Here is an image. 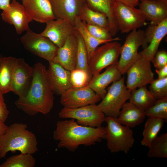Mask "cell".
<instances>
[{
    "mask_svg": "<svg viewBox=\"0 0 167 167\" xmlns=\"http://www.w3.org/2000/svg\"><path fill=\"white\" fill-rule=\"evenodd\" d=\"M101 98L89 86L76 88H71L61 95L60 102L63 107L76 108L96 104Z\"/></svg>",
    "mask_w": 167,
    "mask_h": 167,
    "instance_id": "12",
    "label": "cell"
},
{
    "mask_svg": "<svg viewBox=\"0 0 167 167\" xmlns=\"http://www.w3.org/2000/svg\"><path fill=\"white\" fill-rule=\"evenodd\" d=\"M33 70V67L23 58H17L13 71L11 92L19 97L24 96L28 92L32 79Z\"/></svg>",
    "mask_w": 167,
    "mask_h": 167,
    "instance_id": "13",
    "label": "cell"
},
{
    "mask_svg": "<svg viewBox=\"0 0 167 167\" xmlns=\"http://www.w3.org/2000/svg\"><path fill=\"white\" fill-rule=\"evenodd\" d=\"M3 94L0 92V122H5L9 113L5 103Z\"/></svg>",
    "mask_w": 167,
    "mask_h": 167,
    "instance_id": "38",
    "label": "cell"
},
{
    "mask_svg": "<svg viewBox=\"0 0 167 167\" xmlns=\"http://www.w3.org/2000/svg\"><path fill=\"white\" fill-rule=\"evenodd\" d=\"M86 27L89 32L95 38L110 41H118L120 40L118 37L113 38L109 30L100 26L85 23Z\"/></svg>",
    "mask_w": 167,
    "mask_h": 167,
    "instance_id": "36",
    "label": "cell"
},
{
    "mask_svg": "<svg viewBox=\"0 0 167 167\" xmlns=\"http://www.w3.org/2000/svg\"><path fill=\"white\" fill-rule=\"evenodd\" d=\"M58 116L61 118L73 119L79 124L94 127L102 126L106 117L96 104L74 108L63 107Z\"/></svg>",
    "mask_w": 167,
    "mask_h": 167,
    "instance_id": "8",
    "label": "cell"
},
{
    "mask_svg": "<svg viewBox=\"0 0 167 167\" xmlns=\"http://www.w3.org/2000/svg\"><path fill=\"white\" fill-rule=\"evenodd\" d=\"M105 127H91L78 123L73 119L58 121L54 131L53 138L58 142V148L73 152L79 146H90L105 139Z\"/></svg>",
    "mask_w": 167,
    "mask_h": 167,
    "instance_id": "2",
    "label": "cell"
},
{
    "mask_svg": "<svg viewBox=\"0 0 167 167\" xmlns=\"http://www.w3.org/2000/svg\"><path fill=\"white\" fill-rule=\"evenodd\" d=\"M45 29L40 34L49 39L58 48L74 34L75 30L70 22L61 19H56L46 23Z\"/></svg>",
    "mask_w": 167,
    "mask_h": 167,
    "instance_id": "16",
    "label": "cell"
},
{
    "mask_svg": "<svg viewBox=\"0 0 167 167\" xmlns=\"http://www.w3.org/2000/svg\"><path fill=\"white\" fill-rule=\"evenodd\" d=\"M75 34L77 42L76 65L75 68L84 70L92 76L89 70L88 53L85 44L80 35L75 30Z\"/></svg>",
    "mask_w": 167,
    "mask_h": 167,
    "instance_id": "32",
    "label": "cell"
},
{
    "mask_svg": "<svg viewBox=\"0 0 167 167\" xmlns=\"http://www.w3.org/2000/svg\"><path fill=\"white\" fill-rule=\"evenodd\" d=\"M17 58L2 57L0 66V92L3 94L11 92L13 71Z\"/></svg>",
    "mask_w": 167,
    "mask_h": 167,
    "instance_id": "25",
    "label": "cell"
},
{
    "mask_svg": "<svg viewBox=\"0 0 167 167\" xmlns=\"http://www.w3.org/2000/svg\"><path fill=\"white\" fill-rule=\"evenodd\" d=\"M1 15L3 21L14 26L18 35L29 28V23L33 21L23 5L16 0H12Z\"/></svg>",
    "mask_w": 167,
    "mask_h": 167,
    "instance_id": "14",
    "label": "cell"
},
{
    "mask_svg": "<svg viewBox=\"0 0 167 167\" xmlns=\"http://www.w3.org/2000/svg\"><path fill=\"white\" fill-rule=\"evenodd\" d=\"M150 84L149 90L156 100L167 97V77L154 79Z\"/></svg>",
    "mask_w": 167,
    "mask_h": 167,
    "instance_id": "35",
    "label": "cell"
},
{
    "mask_svg": "<svg viewBox=\"0 0 167 167\" xmlns=\"http://www.w3.org/2000/svg\"><path fill=\"white\" fill-rule=\"evenodd\" d=\"M74 27L79 33L83 39L87 50L88 60L99 46L111 41L98 39L93 36L87 29L85 23L82 21L79 16L75 20Z\"/></svg>",
    "mask_w": 167,
    "mask_h": 167,
    "instance_id": "26",
    "label": "cell"
},
{
    "mask_svg": "<svg viewBox=\"0 0 167 167\" xmlns=\"http://www.w3.org/2000/svg\"><path fill=\"white\" fill-rule=\"evenodd\" d=\"M8 126L4 122H0V138L4 133Z\"/></svg>",
    "mask_w": 167,
    "mask_h": 167,
    "instance_id": "42",
    "label": "cell"
},
{
    "mask_svg": "<svg viewBox=\"0 0 167 167\" xmlns=\"http://www.w3.org/2000/svg\"><path fill=\"white\" fill-rule=\"evenodd\" d=\"M141 46L143 49L147 46L145 42V31L139 29L131 32L121 46L120 58L117 64L122 75L126 74L130 67L140 57L138 50Z\"/></svg>",
    "mask_w": 167,
    "mask_h": 167,
    "instance_id": "6",
    "label": "cell"
},
{
    "mask_svg": "<svg viewBox=\"0 0 167 167\" xmlns=\"http://www.w3.org/2000/svg\"><path fill=\"white\" fill-rule=\"evenodd\" d=\"M122 75L117 64H113L107 67L102 73L92 76L88 86L102 99L106 93L107 87L110 84L120 79Z\"/></svg>",
    "mask_w": 167,
    "mask_h": 167,
    "instance_id": "19",
    "label": "cell"
},
{
    "mask_svg": "<svg viewBox=\"0 0 167 167\" xmlns=\"http://www.w3.org/2000/svg\"></svg>",
    "mask_w": 167,
    "mask_h": 167,
    "instance_id": "44",
    "label": "cell"
},
{
    "mask_svg": "<svg viewBox=\"0 0 167 167\" xmlns=\"http://www.w3.org/2000/svg\"><path fill=\"white\" fill-rule=\"evenodd\" d=\"M156 100L147 86H144L131 91L129 101L145 111L152 105Z\"/></svg>",
    "mask_w": 167,
    "mask_h": 167,
    "instance_id": "27",
    "label": "cell"
},
{
    "mask_svg": "<svg viewBox=\"0 0 167 167\" xmlns=\"http://www.w3.org/2000/svg\"><path fill=\"white\" fill-rule=\"evenodd\" d=\"M147 156L149 157L167 158V133L157 136L148 148Z\"/></svg>",
    "mask_w": 167,
    "mask_h": 167,
    "instance_id": "31",
    "label": "cell"
},
{
    "mask_svg": "<svg viewBox=\"0 0 167 167\" xmlns=\"http://www.w3.org/2000/svg\"><path fill=\"white\" fill-rule=\"evenodd\" d=\"M49 62L47 69L48 79L54 93L61 95L72 87L71 81V71L53 61Z\"/></svg>",
    "mask_w": 167,
    "mask_h": 167,
    "instance_id": "17",
    "label": "cell"
},
{
    "mask_svg": "<svg viewBox=\"0 0 167 167\" xmlns=\"http://www.w3.org/2000/svg\"><path fill=\"white\" fill-rule=\"evenodd\" d=\"M77 47L75 32L67 39L64 45L58 48L53 61L71 71L75 68Z\"/></svg>",
    "mask_w": 167,
    "mask_h": 167,
    "instance_id": "21",
    "label": "cell"
},
{
    "mask_svg": "<svg viewBox=\"0 0 167 167\" xmlns=\"http://www.w3.org/2000/svg\"><path fill=\"white\" fill-rule=\"evenodd\" d=\"M151 62L156 69H159L167 65V52L164 50L158 51Z\"/></svg>",
    "mask_w": 167,
    "mask_h": 167,
    "instance_id": "37",
    "label": "cell"
},
{
    "mask_svg": "<svg viewBox=\"0 0 167 167\" xmlns=\"http://www.w3.org/2000/svg\"><path fill=\"white\" fill-rule=\"evenodd\" d=\"M36 164V159L32 154L21 153L6 159L0 167H34Z\"/></svg>",
    "mask_w": 167,
    "mask_h": 167,
    "instance_id": "30",
    "label": "cell"
},
{
    "mask_svg": "<svg viewBox=\"0 0 167 167\" xmlns=\"http://www.w3.org/2000/svg\"><path fill=\"white\" fill-rule=\"evenodd\" d=\"M126 86L130 91L147 86L154 79L151 62L141 56L127 71Z\"/></svg>",
    "mask_w": 167,
    "mask_h": 167,
    "instance_id": "11",
    "label": "cell"
},
{
    "mask_svg": "<svg viewBox=\"0 0 167 167\" xmlns=\"http://www.w3.org/2000/svg\"><path fill=\"white\" fill-rule=\"evenodd\" d=\"M155 71L158 75V79L167 77V65L161 68L156 69Z\"/></svg>",
    "mask_w": 167,
    "mask_h": 167,
    "instance_id": "39",
    "label": "cell"
},
{
    "mask_svg": "<svg viewBox=\"0 0 167 167\" xmlns=\"http://www.w3.org/2000/svg\"><path fill=\"white\" fill-rule=\"evenodd\" d=\"M114 12L119 31L127 33L146 25L145 18L139 9L116 0Z\"/></svg>",
    "mask_w": 167,
    "mask_h": 167,
    "instance_id": "9",
    "label": "cell"
},
{
    "mask_svg": "<svg viewBox=\"0 0 167 167\" xmlns=\"http://www.w3.org/2000/svg\"><path fill=\"white\" fill-rule=\"evenodd\" d=\"M88 6L93 10L105 14L107 16L111 34H117L119 30L114 12L116 0H85Z\"/></svg>",
    "mask_w": 167,
    "mask_h": 167,
    "instance_id": "24",
    "label": "cell"
},
{
    "mask_svg": "<svg viewBox=\"0 0 167 167\" xmlns=\"http://www.w3.org/2000/svg\"><path fill=\"white\" fill-rule=\"evenodd\" d=\"M22 4L33 20L41 23L56 19L49 0H21Z\"/></svg>",
    "mask_w": 167,
    "mask_h": 167,
    "instance_id": "22",
    "label": "cell"
},
{
    "mask_svg": "<svg viewBox=\"0 0 167 167\" xmlns=\"http://www.w3.org/2000/svg\"><path fill=\"white\" fill-rule=\"evenodd\" d=\"M56 19L68 21L73 26L76 18L86 3L85 0H49Z\"/></svg>",
    "mask_w": 167,
    "mask_h": 167,
    "instance_id": "18",
    "label": "cell"
},
{
    "mask_svg": "<svg viewBox=\"0 0 167 167\" xmlns=\"http://www.w3.org/2000/svg\"><path fill=\"white\" fill-rule=\"evenodd\" d=\"M121 45L118 41L108 42L98 46L88 60V69L92 76L100 73L104 68L117 64Z\"/></svg>",
    "mask_w": 167,
    "mask_h": 167,
    "instance_id": "7",
    "label": "cell"
},
{
    "mask_svg": "<svg viewBox=\"0 0 167 167\" xmlns=\"http://www.w3.org/2000/svg\"><path fill=\"white\" fill-rule=\"evenodd\" d=\"M107 90L105 96L97 105L106 117L118 118L130 95L131 91L125 84L124 77L112 83Z\"/></svg>",
    "mask_w": 167,
    "mask_h": 167,
    "instance_id": "5",
    "label": "cell"
},
{
    "mask_svg": "<svg viewBox=\"0 0 167 167\" xmlns=\"http://www.w3.org/2000/svg\"><path fill=\"white\" fill-rule=\"evenodd\" d=\"M144 31L147 46L139 54L141 56L151 62L161 41L167 34V19L156 25L150 24Z\"/></svg>",
    "mask_w": 167,
    "mask_h": 167,
    "instance_id": "15",
    "label": "cell"
},
{
    "mask_svg": "<svg viewBox=\"0 0 167 167\" xmlns=\"http://www.w3.org/2000/svg\"><path fill=\"white\" fill-rule=\"evenodd\" d=\"M146 117L145 111L129 101L123 105L117 119L121 124L131 128L142 123Z\"/></svg>",
    "mask_w": 167,
    "mask_h": 167,
    "instance_id": "23",
    "label": "cell"
},
{
    "mask_svg": "<svg viewBox=\"0 0 167 167\" xmlns=\"http://www.w3.org/2000/svg\"><path fill=\"white\" fill-rule=\"evenodd\" d=\"M27 124L15 123L8 127L0 138V158L5 157L9 152L33 154L38 150L35 134L27 129Z\"/></svg>",
    "mask_w": 167,
    "mask_h": 167,
    "instance_id": "3",
    "label": "cell"
},
{
    "mask_svg": "<svg viewBox=\"0 0 167 167\" xmlns=\"http://www.w3.org/2000/svg\"><path fill=\"white\" fill-rule=\"evenodd\" d=\"M79 17L86 24L100 26L109 30V23L106 16L93 10L86 3L81 8Z\"/></svg>",
    "mask_w": 167,
    "mask_h": 167,
    "instance_id": "29",
    "label": "cell"
},
{
    "mask_svg": "<svg viewBox=\"0 0 167 167\" xmlns=\"http://www.w3.org/2000/svg\"><path fill=\"white\" fill-rule=\"evenodd\" d=\"M138 6L151 24L156 25L167 19V0H140Z\"/></svg>",
    "mask_w": 167,
    "mask_h": 167,
    "instance_id": "20",
    "label": "cell"
},
{
    "mask_svg": "<svg viewBox=\"0 0 167 167\" xmlns=\"http://www.w3.org/2000/svg\"><path fill=\"white\" fill-rule=\"evenodd\" d=\"M10 0H0V9L2 10L6 8L10 4Z\"/></svg>",
    "mask_w": 167,
    "mask_h": 167,
    "instance_id": "41",
    "label": "cell"
},
{
    "mask_svg": "<svg viewBox=\"0 0 167 167\" xmlns=\"http://www.w3.org/2000/svg\"><path fill=\"white\" fill-rule=\"evenodd\" d=\"M165 121L161 118H148L146 122L142 135L141 144L148 148L163 126Z\"/></svg>",
    "mask_w": 167,
    "mask_h": 167,
    "instance_id": "28",
    "label": "cell"
},
{
    "mask_svg": "<svg viewBox=\"0 0 167 167\" xmlns=\"http://www.w3.org/2000/svg\"><path fill=\"white\" fill-rule=\"evenodd\" d=\"M148 118H160L167 120V97L156 100L154 103L145 111Z\"/></svg>",
    "mask_w": 167,
    "mask_h": 167,
    "instance_id": "33",
    "label": "cell"
},
{
    "mask_svg": "<svg viewBox=\"0 0 167 167\" xmlns=\"http://www.w3.org/2000/svg\"><path fill=\"white\" fill-rule=\"evenodd\" d=\"M2 57H2L1 55H0V65H1L2 59Z\"/></svg>",
    "mask_w": 167,
    "mask_h": 167,
    "instance_id": "43",
    "label": "cell"
},
{
    "mask_svg": "<svg viewBox=\"0 0 167 167\" xmlns=\"http://www.w3.org/2000/svg\"><path fill=\"white\" fill-rule=\"evenodd\" d=\"M33 67V77L30 88L26 94L19 97L15 104L18 109L29 116L39 113L46 114L54 107V93L45 66L38 62Z\"/></svg>",
    "mask_w": 167,
    "mask_h": 167,
    "instance_id": "1",
    "label": "cell"
},
{
    "mask_svg": "<svg viewBox=\"0 0 167 167\" xmlns=\"http://www.w3.org/2000/svg\"><path fill=\"white\" fill-rule=\"evenodd\" d=\"M107 126L105 127L108 149L111 153L122 152L127 154L135 142L131 128L121 124L117 118L105 117Z\"/></svg>",
    "mask_w": 167,
    "mask_h": 167,
    "instance_id": "4",
    "label": "cell"
},
{
    "mask_svg": "<svg viewBox=\"0 0 167 167\" xmlns=\"http://www.w3.org/2000/svg\"><path fill=\"white\" fill-rule=\"evenodd\" d=\"M122 2L129 6L135 7L138 6L139 1V0H116Z\"/></svg>",
    "mask_w": 167,
    "mask_h": 167,
    "instance_id": "40",
    "label": "cell"
},
{
    "mask_svg": "<svg viewBox=\"0 0 167 167\" xmlns=\"http://www.w3.org/2000/svg\"><path fill=\"white\" fill-rule=\"evenodd\" d=\"M20 39L26 49L49 62L53 61L58 48L48 38L33 32L30 28Z\"/></svg>",
    "mask_w": 167,
    "mask_h": 167,
    "instance_id": "10",
    "label": "cell"
},
{
    "mask_svg": "<svg viewBox=\"0 0 167 167\" xmlns=\"http://www.w3.org/2000/svg\"><path fill=\"white\" fill-rule=\"evenodd\" d=\"M92 76L85 71L75 68L71 71L72 87L81 88L88 86Z\"/></svg>",
    "mask_w": 167,
    "mask_h": 167,
    "instance_id": "34",
    "label": "cell"
}]
</instances>
